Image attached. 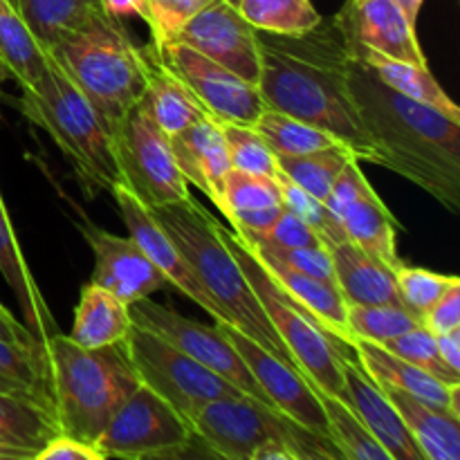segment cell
<instances>
[{
	"instance_id": "cell-38",
	"label": "cell",
	"mask_w": 460,
	"mask_h": 460,
	"mask_svg": "<svg viewBox=\"0 0 460 460\" xmlns=\"http://www.w3.org/2000/svg\"><path fill=\"white\" fill-rule=\"evenodd\" d=\"M346 326L350 341L367 340L373 344H385L411 328L422 326V319L404 305H349Z\"/></svg>"
},
{
	"instance_id": "cell-12",
	"label": "cell",
	"mask_w": 460,
	"mask_h": 460,
	"mask_svg": "<svg viewBox=\"0 0 460 460\" xmlns=\"http://www.w3.org/2000/svg\"><path fill=\"white\" fill-rule=\"evenodd\" d=\"M128 310L135 326L146 328L153 335L162 337L164 341L173 344L175 349L187 353L189 358L200 362L202 367L232 382L245 395L272 407L265 391L261 389L247 364L238 355V350L234 349L232 341L223 335L218 326H207V323L182 317L180 313L162 304H155L148 296L135 301L133 305H128Z\"/></svg>"
},
{
	"instance_id": "cell-1",
	"label": "cell",
	"mask_w": 460,
	"mask_h": 460,
	"mask_svg": "<svg viewBox=\"0 0 460 460\" xmlns=\"http://www.w3.org/2000/svg\"><path fill=\"white\" fill-rule=\"evenodd\" d=\"M259 43L256 88L265 106L332 135L355 160L380 164L350 88L353 58L332 18L301 36L259 31Z\"/></svg>"
},
{
	"instance_id": "cell-29",
	"label": "cell",
	"mask_w": 460,
	"mask_h": 460,
	"mask_svg": "<svg viewBox=\"0 0 460 460\" xmlns=\"http://www.w3.org/2000/svg\"><path fill=\"white\" fill-rule=\"evenodd\" d=\"M346 49H349L353 61L371 67V70L376 72L377 79H380L385 85H389L391 90L413 99V102H420V103H427V106L438 108V111H443L445 115L454 117V119L460 121L458 103L454 102V99L445 93L443 85L436 81V76L431 75L429 66H413V63L389 58L385 57V54H377L367 48H346Z\"/></svg>"
},
{
	"instance_id": "cell-53",
	"label": "cell",
	"mask_w": 460,
	"mask_h": 460,
	"mask_svg": "<svg viewBox=\"0 0 460 460\" xmlns=\"http://www.w3.org/2000/svg\"><path fill=\"white\" fill-rule=\"evenodd\" d=\"M395 4H398V7L404 12V16H407L409 21L416 25L418 16H420L422 4H425V0H395Z\"/></svg>"
},
{
	"instance_id": "cell-41",
	"label": "cell",
	"mask_w": 460,
	"mask_h": 460,
	"mask_svg": "<svg viewBox=\"0 0 460 460\" xmlns=\"http://www.w3.org/2000/svg\"><path fill=\"white\" fill-rule=\"evenodd\" d=\"M380 346H385L389 353L402 358L404 362L413 364V367L431 373L438 380L447 382V385H460V373L449 368L440 359L438 349H436V335L431 331H427L425 326L411 328V331L402 332V335L394 337V340L385 341Z\"/></svg>"
},
{
	"instance_id": "cell-18",
	"label": "cell",
	"mask_w": 460,
	"mask_h": 460,
	"mask_svg": "<svg viewBox=\"0 0 460 460\" xmlns=\"http://www.w3.org/2000/svg\"><path fill=\"white\" fill-rule=\"evenodd\" d=\"M111 196L115 198V205L119 209L126 229H128V236L142 247L144 254L151 259V263L164 274L166 283L173 286L175 290L182 292V295H187L205 313H209V317H214V322H220V314L216 310L214 301L202 290L196 274L191 272V268L187 265L184 256L180 254L175 243L169 238V234L157 223L153 211L146 205H142L121 182L112 189Z\"/></svg>"
},
{
	"instance_id": "cell-10",
	"label": "cell",
	"mask_w": 460,
	"mask_h": 460,
	"mask_svg": "<svg viewBox=\"0 0 460 460\" xmlns=\"http://www.w3.org/2000/svg\"><path fill=\"white\" fill-rule=\"evenodd\" d=\"M124 341L139 382L171 404L189 425L205 404L218 398L245 395L232 382L146 328L133 323Z\"/></svg>"
},
{
	"instance_id": "cell-34",
	"label": "cell",
	"mask_w": 460,
	"mask_h": 460,
	"mask_svg": "<svg viewBox=\"0 0 460 460\" xmlns=\"http://www.w3.org/2000/svg\"><path fill=\"white\" fill-rule=\"evenodd\" d=\"M313 386L317 391L319 402H322L323 416H326L328 434H331V440L340 449L344 460H391L386 449L364 427V422L349 407V402L340 400L337 395L326 394L317 385Z\"/></svg>"
},
{
	"instance_id": "cell-36",
	"label": "cell",
	"mask_w": 460,
	"mask_h": 460,
	"mask_svg": "<svg viewBox=\"0 0 460 460\" xmlns=\"http://www.w3.org/2000/svg\"><path fill=\"white\" fill-rule=\"evenodd\" d=\"M349 160H353V153L344 144L322 148V151L314 153H305V155H277L279 171L290 182H295L304 191L313 193L319 200H326L328 191H331L337 175L341 173V169H344Z\"/></svg>"
},
{
	"instance_id": "cell-46",
	"label": "cell",
	"mask_w": 460,
	"mask_h": 460,
	"mask_svg": "<svg viewBox=\"0 0 460 460\" xmlns=\"http://www.w3.org/2000/svg\"><path fill=\"white\" fill-rule=\"evenodd\" d=\"M247 245H274V247H317L323 245L322 236L310 227L308 223L295 216L292 211H288L283 207V211L279 214V218L270 225L265 232H261L259 236L245 241Z\"/></svg>"
},
{
	"instance_id": "cell-51",
	"label": "cell",
	"mask_w": 460,
	"mask_h": 460,
	"mask_svg": "<svg viewBox=\"0 0 460 460\" xmlns=\"http://www.w3.org/2000/svg\"><path fill=\"white\" fill-rule=\"evenodd\" d=\"M436 349H438L440 359H443L449 368L460 373V328L458 331L436 335Z\"/></svg>"
},
{
	"instance_id": "cell-43",
	"label": "cell",
	"mask_w": 460,
	"mask_h": 460,
	"mask_svg": "<svg viewBox=\"0 0 460 460\" xmlns=\"http://www.w3.org/2000/svg\"><path fill=\"white\" fill-rule=\"evenodd\" d=\"M279 187H281L283 207H286L288 211H292L295 216H299L304 223H308L310 227L322 236L323 245H326V243L349 241L340 218L328 209L326 202L314 198L313 193L304 191L301 187H296V184L290 182L283 173L279 175Z\"/></svg>"
},
{
	"instance_id": "cell-54",
	"label": "cell",
	"mask_w": 460,
	"mask_h": 460,
	"mask_svg": "<svg viewBox=\"0 0 460 460\" xmlns=\"http://www.w3.org/2000/svg\"><path fill=\"white\" fill-rule=\"evenodd\" d=\"M0 460H34L30 452H22V449H13V447H4L0 445Z\"/></svg>"
},
{
	"instance_id": "cell-24",
	"label": "cell",
	"mask_w": 460,
	"mask_h": 460,
	"mask_svg": "<svg viewBox=\"0 0 460 460\" xmlns=\"http://www.w3.org/2000/svg\"><path fill=\"white\" fill-rule=\"evenodd\" d=\"M0 274L4 277L7 286L12 288L16 296L21 313L25 317V326L39 341H45L49 335H57L58 326L52 317L48 301L40 295L39 286L34 281L30 265L22 256L18 238L13 234L12 220L4 209L3 196H0Z\"/></svg>"
},
{
	"instance_id": "cell-16",
	"label": "cell",
	"mask_w": 460,
	"mask_h": 460,
	"mask_svg": "<svg viewBox=\"0 0 460 460\" xmlns=\"http://www.w3.org/2000/svg\"><path fill=\"white\" fill-rule=\"evenodd\" d=\"M332 22L346 48H367L413 66H429L416 36V25L395 0H346Z\"/></svg>"
},
{
	"instance_id": "cell-17",
	"label": "cell",
	"mask_w": 460,
	"mask_h": 460,
	"mask_svg": "<svg viewBox=\"0 0 460 460\" xmlns=\"http://www.w3.org/2000/svg\"><path fill=\"white\" fill-rule=\"evenodd\" d=\"M81 234L94 254L90 283L106 288L126 305H133L135 301L146 299L153 292L169 286L164 274L151 263V259L130 236H117L88 220L85 227H81Z\"/></svg>"
},
{
	"instance_id": "cell-5",
	"label": "cell",
	"mask_w": 460,
	"mask_h": 460,
	"mask_svg": "<svg viewBox=\"0 0 460 460\" xmlns=\"http://www.w3.org/2000/svg\"><path fill=\"white\" fill-rule=\"evenodd\" d=\"M49 58L84 93L108 130L146 90L148 57L121 21L99 13L52 45Z\"/></svg>"
},
{
	"instance_id": "cell-50",
	"label": "cell",
	"mask_w": 460,
	"mask_h": 460,
	"mask_svg": "<svg viewBox=\"0 0 460 460\" xmlns=\"http://www.w3.org/2000/svg\"><path fill=\"white\" fill-rule=\"evenodd\" d=\"M0 337L9 341H21V344H31V341H39L30 332V328L25 323L18 322L3 304H0Z\"/></svg>"
},
{
	"instance_id": "cell-44",
	"label": "cell",
	"mask_w": 460,
	"mask_h": 460,
	"mask_svg": "<svg viewBox=\"0 0 460 460\" xmlns=\"http://www.w3.org/2000/svg\"><path fill=\"white\" fill-rule=\"evenodd\" d=\"M211 0H146L144 22L151 30V48L160 52Z\"/></svg>"
},
{
	"instance_id": "cell-4",
	"label": "cell",
	"mask_w": 460,
	"mask_h": 460,
	"mask_svg": "<svg viewBox=\"0 0 460 460\" xmlns=\"http://www.w3.org/2000/svg\"><path fill=\"white\" fill-rule=\"evenodd\" d=\"M54 418L61 434L97 443L111 418L142 386L126 341L84 349L57 332L45 340Z\"/></svg>"
},
{
	"instance_id": "cell-6",
	"label": "cell",
	"mask_w": 460,
	"mask_h": 460,
	"mask_svg": "<svg viewBox=\"0 0 460 460\" xmlns=\"http://www.w3.org/2000/svg\"><path fill=\"white\" fill-rule=\"evenodd\" d=\"M18 108L61 148L88 196L119 184L106 121L52 58L39 85L21 90Z\"/></svg>"
},
{
	"instance_id": "cell-8",
	"label": "cell",
	"mask_w": 460,
	"mask_h": 460,
	"mask_svg": "<svg viewBox=\"0 0 460 460\" xmlns=\"http://www.w3.org/2000/svg\"><path fill=\"white\" fill-rule=\"evenodd\" d=\"M191 429L207 452L227 460H254L256 452L270 443L286 445L295 460L344 458L331 438L250 395L205 404L191 420Z\"/></svg>"
},
{
	"instance_id": "cell-3",
	"label": "cell",
	"mask_w": 460,
	"mask_h": 460,
	"mask_svg": "<svg viewBox=\"0 0 460 460\" xmlns=\"http://www.w3.org/2000/svg\"><path fill=\"white\" fill-rule=\"evenodd\" d=\"M151 211L196 274L202 290L214 301L220 322L229 323L283 362L296 367L243 274L236 256L225 245L218 220L193 196Z\"/></svg>"
},
{
	"instance_id": "cell-25",
	"label": "cell",
	"mask_w": 460,
	"mask_h": 460,
	"mask_svg": "<svg viewBox=\"0 0 460 460\" xmlns=\"http://www.w3.org/2000/svg\"><path fill=\"white\" fill-rule=\"evenodd\" d=\"M425 460H460V418L404 391L382 386Z\"/></svg>"
},
{
	"instance_id": "cell-21",
	"label": "cell",
	"mask_w": 460,
	"mask_h": 460,
	"mask_svg": "<svg viewBox=\"0 0 460 460\" xmlns=\"http://www.w3.org/2000/svg\"><path fill=\"white\" fill-rule=\"evenodd\" d=\"M350 350L358 358L359 367L380 386L404 391L431 407L445 409L454 418H460V385H447L373 341L353 340Z\"/></svg>"
},
{
	"instance_id": "cell-7",
	"label": "cell",
	"mask_w": 460,
	"mask_h": 460,
	"mask_svg": "<svg viewBox=\"0 0 460 460\" xmlns=\"http://www.w3.org/2000/svg\"><path fill=\"white\" fill-rule=\"evenodd\" d=\"M220 236H223L225 245L232 250V254L236 256L243 274L250 281L254 295L259 296L270 323L277 331V335L281 337L296 367L304 371V376L313 385H317L322 391L337 395L346 402L341 362H344V358H349L350 346H346L344 341L331 335L304 304H299L295 296L288 295L270 277L259 256L254 254V250L243 238H238L234 232H227V227H223V225H220Z\"/></svg>"
},
{
	"instance_id": "cell-26",
	"label": "cell",
	"mask_w": 460,
	"mask_h": 460,
	"mask_svg": "<svg viewBox=\"0 0 460 460\" xmlns=\"http://www.w3.org/2000/svg\"><path fill=\"white\" fill-rule=\"evenodd\" d=\"M130 326L133 319L124 301L117 299L106 288L85 283L81 288L75 322L67 337L84 349H102L124 341Z\"/></svg>"
},
{
	"instance_id": "cell-37",
	"label": "cell",
	"mask_w": 460,
	"mask_h": 460,
	"mask_svg": "<svg viewBox=\"0 0 460 460\" xmlns=\"http://www.w3.org/2000/svg\"><path fill=\"white\" fill-rule=\"evenodd\" d=\"M254 128L259 130L261 137L268 142V146L277 155H305V153H314L341 144L332 135L323 133V130L314 128L305 121L295 119L286 112L272 111V108H265L261 112Z\"/></svg>"
},
{
	"instance_id": "cell-33",
	"label": "cell",
	"mask_w": 460,
	"mask_h": 460,
	"mask_svg": "<svg viewBox=\"0 0 460 460\" xmlns=\"http://www.w3.org/2000/svg\"><path fill=\"white\" fill-rule=\"evenodd\" d=\"M13 4L45 52L66 34L106 13L102 0H13Z\"/></svg>"
},
{
	"instance_id": "cell-35",
	"label": "cell",
	"mask_w": 460,
	"mask_h": 460,
	"mask_svg": "<svg viewBox=\"0 0 460 460\" xmlns=\"http://www.w3.org/2000/svg\"><path fill=\"white\" fill-rule=\"evenodd\" d=\"M250 25L277 36H301L323 21L310 0H241L236 4Z\"/></svg>"
},
{
	"instance_id": "cell-31",
	"label": "cell",
	"mask_w": 460,
	"mask_h": 460,
	"mask_svg": "<svg viewBox=\"0 0 460 460\" xmlns=\"http://www.w3.org/2000/svg\"><path fill=\"white\" fill-rule=\"evenodd\" d=\"M0 394L36 400L54 413L45 341L21 344L0 337Z\"/></svg>"
},
{
	"instance_id": "cell-2",
	"label": "cell",
	"mask_w": 460,
	"mask_h": 460,
	"mask_svg": "<svg viewBox=\"0 0 460 460\" xmlns=\"http://www.w3.org/2000/svg\"><path fill=\"white\" fill-rule=\"evenodd\" d=\"M350 88L380 164L425 189L445 209H460V121L382 84L350 63Z\"/></svg>"
},
{
	"instance_id": "cell-22",
	"label": "cell",
	"mask_w": 460,
	"mask_h": 460,
	"mask_svg": "<svg viewBox=\"0 0 460 460\" xmlns=\"http://www.w3.org/2000/svg\"><path fill=\"white\" fill-rule=\"evenodd\" d=\"M335 270V283L349 305H404L395 270L364 252L353 241L326 243ZM407 308V305H404Z\"/></svg>"
},
{
	"instance_id": "cell-45",
	"label": "cell",
	"mask_w": 460,
	"mask_h": 460,
	"mask_svg": "<svg viewBox=\"0 0 460 460\" xmlns=\"http://www.w3.org/2000/svg\"><path fill=\"white\" fill-rule=\"evenodd\" d=\"M259 256L279 261L286 268L296 272L310 274V277L335 281V270H332L331 252L326 245L317 247H274V245H250Z\"/></svg>"
},
{
	"instance_id": "cell-49",
	"label": "cell",
	"mask_w": 460,
	"mask_h": 460,
	"mask_svg": "<svg viewBox=\"0 0 460 460\" xmlns=\"http://www.w3.org/2000/svg\"><path fill=\"white\" fill-rule=\"evenodd\" d=\"M36 460H106V456L94 443L58 434L36 454Z\"/></svg>"
},
{
	"instance_id": "cell-11",
	"label": "cell",
	"mask_w": 460,
	"mask_h": 460,
	"mask_svg": "<svg viewBox=\"0 0 460 460\" xmlns=\"http://www.w3.org/2000/svg\"><path fill=\"white\" fill-rule=\"evenodd\" d=\"M196 436L191 425L146 386H139L99 434L97 447L106 458H178Z\"/></svg>"
},
{
	"instance_id": "cell-28",
	"label": "cell",
	"mask_w": 460,
	"mask_h": 460,
	"mask_svg": "<svg viewBox=\"0 0 460 460\" xmlns=\"http://www.w3.org/2000/svg\"><path fill=\"white\" fill-rule=\"evenodd\" d=\"M259 261L263 263V268L268 270L270 277H272L288 295L295 296L299 304H304L305 308L322 322V326L326 328L331 335H335L337 340L344 341L346 346H350V332L349 326H346V310H349V304L344 301V296H341L335 281H326V279H317L310 277V274L296 272V270L286 268L283 263L268 259V256H259Z\"/></svg>"
},
{
	"instance_id": "cell-15",
	"label": "cell",
	"mask_w": 460,
	"mask_h": 460,
	"mask_svg": "<svg viewBox=\"0 0 460 460\" xmlns=\"http://www.w3.org/2000/svg\"><path fill=\"white\" fill-rule=\"evenodd\" d=\"M216 326L232 341L234 349L238 350V355L247 364V368L252 371L254 380L259 382L261 389L265 391L274 409L286 413L288 418L296 420L299 425L331 438L317 391H314V386L310 385V380L304 376L301 368L283 362L281 358L272 355L268 349L256 344L254 340L243 335L241 331H236L229 323L216 322Z\"/></svg>"
},
{
	"instance_id": "cell-52",
	"label": "cell",
	"mask_w": 460,
	"mask_h": 460,
	"mask_svg": "<svg viewBox=\"0 0 460 460\" xmlns=\"http://www.w3.org/2000/svg\"><path fill=\"white\" fill-rule=\"evenodd\" d=\"M102 4L103 12L117 21L126 16H139L142 21L146 18V0H102Z\"/></svg>"
},
{
	"instance_id": "cell-23",
	"label": "cell",
	"mask_w": 460,
	"mask_h": 460,
	"mask_svg": "<svg viewBox=\"0 0 460 460\" xmlns=\"http://www.w3.org/2000/svg\"><path fill=\"white\" fill-rule=\"evenodd\" d=\"M144 49L148 57V76L139 106L146 111V115L169 137L205 117H211L200 99L193 94V90L157 57L155 49L151 45H146Z\"/></svg>"
},
{
	"instance_id": "cell-9",
	"label": "cell",
	"mask_w": 460,
	"mask_h": 460,
	"mask_svg": "<svg viewBox=\"0 0 460 460\" xmlns=\"http://www.w3.org/2000/svg\"><path fill=\"white\" fill-rule=\"evenodd\" d=\"M111 142L119 182L148 209L191 198L189 182L171 151L169 135L139 102L112 124Z\"/></svg>"
},
{
	"instance_id": "cell-13",
	"label": "cell",
	"mask_w": 460,
	"mask_h": 460,
	"mask_svg": "<svg viewBox=\"0 0 460 460\" xmlns=\"http://www.w3.org/2000/svg\"><path fill=\"white\" fill-rule=\"evenodd\" d=\"M157 57L193 90L207 112L220 124L254 128L261 112L268 108L254 84L241 79L189 45L169 43L157 52Z\"/></svg>"
},
{
	"instance_id": "cell-19",
	"label": "cell",
	"mask_w": 460,
	"mask_h": 460,
	"mask_svg": "<svg viewBox=\"0 0 460 460\" xmlns=\"http://www.w3.org/2000/svg\"><path fill=\"white\" fill-rule=\"evenodd\" d=\"M341 371H344L346 402L358 413L364 427L376 436L377 443L386 449L389 458L425 460L389 395L359 367L358 359L344 358Z\"/></svg>"
},
{
	"instance_id": "cell-32",
	"label": "cell",
	"mask_w": 460,
	"mask_h": 460,
	"mask_svg": "<svg viewBox=\"0 0 460 460\" xmlns=\"http://www.w3.org/2000/svg\"><path fill=\"white\" fill-rule=\"evenodd\" d=\"M61 434L57 418L40 402L21 395L0 394V445L36 454Z\"/></svg>"
},
{
	"instance_id": "cell-30",
	"label": "cell",
	"mask_w": 460,
	"mask_h": 460,
	"mask_svg": "<svg viewBox=\"0 0 460 460\" xmlns=\"http://www.w3.org/2000/svg\"><path fill=\"white\" fill-rule=\"evenodd\" d=\"M0 63L21 90L36 88L49 66V54L34 39L13 0H0Z\"/></svg>"
},
{
	"instance_id": "cell-39",
	"label": "cell",
	"mask_w": 460,
	"mask_h": 460,
	"mask_svg": "<svg viewBox=\"0 0 460 460\" xmlns=\"http://www.w3.org/2000/svg\"><path fill=\"white\" fill-rule=\"evenodd\" d=\"M223 216L232 223L236 216L261 209H277L283 207L281 187L277 178L232 169L225 180Z\"/></svg>"
},
{
	"instance_id": "cell-40",
	"label": "cell",
	"mask_w": 460,
	"mask_h": 460,
	"mask_svg": "<svg viewBox=\"0 0 460 460\" xmlns=\"http://www.w3.org/2000/svg\"><path fill=\"white\" fill-rule=\"evenodd\" d=\"M220 128H223L225 144H227L232 169L245 171V173L268 175V178L279 180L281 171H279L277 155L268 146V142L261 137L259 130L252 128V126L238 124H220Z\"/></svg>"
},
{
	"instance_id": "cell-47",
	"label": "cell",
	"mask_w": 460,
	"mask_h": 460,
	"mask_svg": "<svg viewBox=\"0 0 460 460\" xmlns=\"http://www.w3.org/2000/svg\"><path fill=\"white\" fill-rule=\"evenodd\" d=\"M368 184L371 182H368L367 175H364L362 169H359V160H355L353 157V160L346 162V166L341 169V173L337 175L335 184L331 187V191H328L326 200L323 202H326L328 209H331L332 214L340 218V216L346 211V207H349L350 202L358 200Z\"/></svg>"
},
{
	"instance_id": "cell-20",
	"label": "cell",
	"mask_w": 460,
	"mask_h": 460,
	"mask_svg": "<svg viewBox=\"0 0 460 460\" xmlns=\"http://www.w3.org/2000/svg\"><path fill=\"white\" fill-rule=\"evenodd\" d=\"M169 139L184 180L200 189L223 211L225 180L232 171V162L218 121L214 117H205Z\"/></svg>"
},
{
	"instance_id": "cell-48",
	"label": "cell",
	"mask_w": 460,
	"mask_h": 460,
	"mask_svg": "<svg viewBox=\"0 0 460 460\" xmlns=\"http://www.w3.org/2000/svg\"><path fill=\"white\" fill-rule=\"evenodd\" d=\"M422 326L434 335L458 331L460 328V283L449 288L425 314H422Z\"/></svg>"
},
{
	"instance_id": "cell-56",
	"label": "cell",
	"mask_w": 460,
	"mask_h": 460,
	"mask_svg": "<svg viewBox=\"0 0 460 460\" xmlns=\"http://www.w3.org/2000/svg\"><path fill=\"white\" fill-rule=\"evenodd\" d=\"M0 72H4V67H3V63H0Z\"/></svg>"
},
{
	"instance_id": "cell-55",
	"label": "cell",
	"mask_w": 460,
	"mask_h": 460,
	"mask_svg": "<svg viewBox=\"0 0 460 460\" xmlns=\"http://www.w3.org/2000/svg\"><path fill=\"white\" fill-rule=\"evenodd\" d=\"M227 3H229V4H234V7H236V4L241 3V0H227Z\"/></svg>"
},
{
	"instance_id": "cell-27",
	"label": "cell",
	"mask_w": 460,
	"mask_h": 460,
	"mask_svg": "<svg viewBox=\"0 0 460 460\" xmlns=\"http://www.w3.org/2000/svg\"><path fill=\"white\" fill-rule=\"evenodd\" d=\"M340 220L346 238L362 247L364 252L373 254L394 270H398L404 263L400 259L398 241H395V234L400 227L398 220L394 218L391 209L382 202V198L377 196L371 184L364 189L358 200L346 207Z\"/></svg>"
},
{
	"instance_id": "cell-42",
	"label": "cell",
	"mask_w": 460,
	"mask_h": 460,
	"mask_svg": "<svg viewBox=\"0 0 460 460\" xmlns=\"http://www.w3.org/2000/svg\"><path fill=\"white\" fill-rule=\"evenodd\" d=\"M395 283L402 304L411 310L413 314L422 319V314L445 295L452 286L460 283L454 274H438L425 268H411L402 263L395 270Z\"/></svg>"
},
{
	"instance_id": "cell-14",
	"label": "cell",
	"mask_w": 460,
	"mask_h": 460,
	"mask_svg": "<svg viewBox=\"0 0 460 460\" xmlns=\"http://www.w3.org/2000/svg\"><path fill=\"white\" fill-rule=\"evenodd\" d=\"M171 43L189 45L241 79L259 84L261 43L259 30L243 18L227 0L207 3Z\"/></svg>"
}]
</instances>
